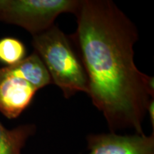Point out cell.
I'll return each mask as SVG.
<instances>
[{
	"label": "cell",
	"instance_id": "obj_1",
	"mask_svg": "<svg viewBox=\"0 0 154 154\" xmlns=\"http://www.w3.org/2000/svg\"><path fill=\"white\" fill-rule=\"evenodd\" d=\"M71 39L88 79V94L110 131L144 134L143 121L154 96L153 77L134 63L137 28L110 0H81Z\"/></svg>",
	"mask_w": 154,
	"mask_h": 154
},
{
	"label": "cell",
	"instance_id": "obj_2",
	"mask_svg": "<svg viewBox=\"0 0 154 154\" xmlns=\"http://www.w3.org/2000/svg\"><path fill=\"white\" fill-rule=\"evenodd\" d=\"M34 51L41 58L51 82L61 88L66 99L78 92L88 94V79L72 39L57 25L32 36Z\"/></svg>",
	"mask_w": 154,
	"mask_h": 154
},
{
	"label": "cell",
	"instance_id": "obj_3",
	"mask_svg": "<svg viewBox=\"0 0 154 154\" xmlns=\"http://www.w3.org/2000/svg\"><path fill=\"white\" fill-rule=\"evenodd\" d=\"M81 0H0V22L20 26L32 36L45 32L63 13L75 14Z\"/></svg>",
	"mask_w": 154,
	"mask_h": 154
},
{
	"label": "cell",
	"instance_id": "obj_4",
	"mask_svg": "<svg viewBox=\"0 0 154 154\" xmlns=\"http://www.w3.org/2000/svg\"><path fill=\"white\" fill-rule=\"evenodd\" d=\"M88 154H154V133L119 135L116 133L89 134Z\"/></svg>",
	"mask_w": 154,
	"mask_h": 154
},
{
	"label": "cell",
	"instance_id": "obj_5",
	"mask_svg": "<svg viewBox=\"0 0 154 154\" xmlns=\"http://www.w3.org/2000/svg\"><path fill=\"white\" fill-rule=\"evenodd\" d=\"M37 91L26 81L11 74L5 66L0 67V112L6 118H18Z\"/></svg>",
	"mask_w": 154,
	"mask_h": 154
},
{
	"label": "cell",
	"instance_id": "obj_6",
	"mask_svg": "<svg viewBox=\"0 0 154 154\" xmlns=\"http://www.w3.org/2000/svg\"><path fill=\"white\" fill-rule=\"evenodd\" d=\"M5 68L11 74L26 81L37 90L52 83L45 65L35 51L17 64Z\"/></svg>",
	"mask_w": 154,
	"mask_h": 154
},
{
	"label": "cell",
	"instance_id": "obj_7",
	"mask_svg": "<svg viewBox=\"0 0 154 154\" xmlns=\"http://www.w3.org/2000/svg\"><path fill=\"white\" fill-rule=\"evenodd\" d=\"M36 131L34 124H22L9 129L0 121V154H22L26 143Z\"/></svg>",
	"mask_w": 154,
	"mask_h": 154
},
{
	"label": "cell",
	"instance_id": "obj_8",
	"mask_svg": "<svg viewBox=\"0 0 154 154\" xmlns=\"http://www.w3.org/2000/svg\"><path fill=\"white\" fill-rule=\"evenodd\" d=\"M26 49L23 42L11 36L0 38V63L5 66L17 64L26 57Z\"/></svg>",
	"mask_w": 154,
	"mask_h": 154
},
{
	"label": "cell",
	"instance_id": "obj_9",
	"mask_svg": "<svg viewBox=\"0 0 154 154\" xmlns=\"http://www.w3.org/2000/svg\"><path fill=\"white\" fill-rule=\"evenodd\" d=\"M147 113H149L150 119H151V122L153 128L154 127V100L153 99H151V101H150L149 106H148Z\"/></svg>",
	"mask_w": 154,
	"mask_h": 154
}]
</instances>
